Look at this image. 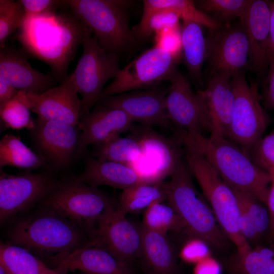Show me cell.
Wrapping results in <instances>:
<instances>
[{
  "instance_id": "cell-31",
  "label": "cell",
  "mask_w": 274,
  "mask_h": 274,
  "mask_svg": "<svg viewBox=\"0 0 274 274\" xmlns=\"http://www.w3.org/2000/svg\"><path fill=\"white\" fill-rule=\"evenodd\" d=\"M165 200L166 195L162 182L143 183L123 190L118 206L121 212L126 214L146 210L154 202Z\"/></svg>"
},
{
  "instance_id": "cell-6",
  "label": "cell",
  "mask_w": 274,
  "mask_h": 274,
  "mask_svg": "<svg viewBox=\"0 0 274 274\" xmlns=\"http://www.w3.org/2000/svg\"><path fill=\"white\" fill-rule=\"evenodd\" d=\"M115 203L106 193L75 176L59 180L37 207L56 213L87 231L93 238L98 221Z\"/></svg>"
},
{
  "instance_id": "cell-15",
  "label": "cell",
  "mask_w": 274,
  "mask_h": 274,
  "mask_svg": "<svg viewBox=\"0 0 274 274\" xmlns=\"http://www.w3.org/2000/svg\"><path fill=\"white\" fill-rule=\"evenodd\" d=\"M207 39V60L211 73L233 75L249 65V48L246 31L240 22L235 26H222L211 31Z\"/></svg>"
},
{
  "instance_id": "cell-39",
  "label": "cell",
  "mask_w": 274,
  "mask_h": 274,
  "mask_svg": "<svg viewBox=\"0 0 274 274\" xmlns=\"http://www.w3.org/2000/svg\"><path fill=\"white\" fill-rule=\"evenodd\" d=\"M248 154L259 168L274 177V129L262 137L249 151Z\"/></svg>"
},
{
  "instance_id": "cell-9",
  "label": "cell",
  "mask_w": 274,
  "mask_h": 274,
  "mask_svg": "<svg viewBox=\"0 0 274 274\" xmlns=\"http://www.w3.org/2000/svg\"><path fill=\"white\" fill-rule=\"evenodd\" d=\"M182 57L154 45L120 68L103 89L100 98L127 92L155 88L177 71ZM99 99V100H100Z\"/></svg>"
},
{
  "instance_id": "cell-29",
  "label": "cell",
  "mask_w": 274,
  "mask_h": 274,
  "mask_svg": "<svg viewBox=\"0 0 274 274\" xmlns=\"http://www.w3.org/2000/svg\"><path fill=\"white\" fill-rule=\"evenodd\" d=\"M13 166L25 171L45 167L43 159L13 134L4 135L0 141V167Z\"/></svg>"
},
{
  "instance_id": "cell-47",
  "label": "cell",
  "mask_w": 274,
  "mask_h": 274,
  "mask_svg": "<svg viewBox=\"0 0 274 274\" xmlns=\"http://www.w3.org/2000/svg\"><path fill=\"white\" fill-rule=\"evenodd\" d=\"M19 90L11 85L0 81V104L6 101L15 96Z\"/></svg>"
},
{
  "instance_id": "cell-33",
  "label": "cell",
  "mask_w": 274,
  "mask_h": 274,
  "mask_svg": "<svg viewBox=\"0 0 274 274\" xmlns=\"http://www.w3.org/2000/svg\"><path fill=\"white\" fill-rule=\"evenodd\" d=\"M26 92L19 91L12 99L0 104V116L7 128L29 131L35 126V120L31 117Z\"/></svg>"
},
{
  "instance_id": "cell-12",
  "label": "cell",
  "mask_w": 274,
  "mask_h": 274,
  "mask_svg": "<svg viewBox=\"0 0 274 274\" xmlns=\"http://www.w3.org/2000/svg\"><path fill=\"white\" fill-rule=\"evenodd\" d=\"M36 150L45 163L46 171L53 173L67 167L83 153L79 147V126L37 117L29 130Z\"/></svg>"
},
{
  "instance_id": "cell-11",
  "label": "cell",
  "mask_w": 274,
  "mask_h": 274,
  "mask_svg": "<svg viewBox=\"0 0 274 274\" xmlns=\"http://www.w3.org/2000/svg\"><path fill=\"white\" fill-rule=\"evenodd\" d=\"M59 180L53 173L46 170L10 175L1 169V226L35 209L54 189Z\"/></svg>"
},
{
  "instance_id": "cell-10",
  "label": "cell",
  "mask_w": 274,
  "mask_h": 274,
  "mask_svg": "<svg viewBox=\"0 0 274 274\" xmlns=\"http://www.w3.org/2000/svg\"><path fill=\"white\" fill-rule=\"evenodd\" d=\"M83 53L69 76L81 96V117L90 112L100 98L104 85L120 70L118 55L106 51L92 32L86 38Z\"/></svg>"
},
{
  "instance_id": "cell-22",
  "label": "cell",
  "mask_w": 274,
  "mask_h": 274,
  "mask_svg": "<svg viewBox=\"0 0 274 274\" xmlns=\"http://www.w3.org/2000/svg\"><path fill=\"white\" fill-rule=\"evenodd\" d=\"M0 81L19 91L40 95L54 87L57 79L34 69L22 53L5 46L0 49Z\"/></svg>"
},
{
  "instance_id": "cell-48",
  "label": "cell",
  "mask_w": 274,
  "mask_h": 274,
  "mask_svg": "<svg viewBox=\"0 0 274 274\" xmlns=\"http://www.w3.org/2000/svg\"><path fill=\"white\" fill-rule=\"evenodd\" d=\"M0 274H7L4 267L0 265Z\"/></svg>"
},
{
  "instance_id": "cell-1",
  "label": "cell",
  "mask_w": 274,
  "mask_h": 274,
  "mask_svg": "<svg viewBox=\"0 0 274 274\" xmlns=\"http://www.w3.org/2000/svg\"><path fill=\"white\" fill-rule=\"evenodd\" d=\"M17 39L30 56L47 64L57 80L68 78V66L92 31L71 11L25 19Z\"/></svg>"
},
{
  "instance_id": "cell-8",
  "label": "cell",
  "mask_w": 274,
  "mask_h": 274,
  "mask_svg": "<svg viewBox=\"0 0 274 274\" xmlns=\"http://www.w3.org/2000/svg\"><path fill=\"white\" fill-rule=\"evenodd\" d=\"M234 104L227 135L247 154L263 137L270 119L263 108L256 83H248L243 72L231 77Z\"/></svg>"
},
{
  "instance_id": "cell-49",
  "label": "cell",
  "mask_w": 274,
  "mask_h": 274,
  "mask_svg": "<svg viewBox=\"0 0 274 274\" xmlns=\"http://www.w3.org/2000/svg\"><path fill=\"white\" fill-rule=\"evenodd\" d=\"M48 274H67V273H64L58 272V271H57L54 270V271L53 272H52L51 273H48Z\"/></svg>"
},
{
  "instance_id": "cell-45",
  "label": "cell",
  "mask_w": 274,
  "mask_h": 274,
  "mask_svg": "<svg viewBox=\"0 0 274 274\" xmlns=\"http://www.w3.org/2000/svg\"><path fill=\"white\" fill-rule=\"evenodd\" d=\"M271 184L267 196L266 206L270 216V230L268 239L271 243L274 237V177L271 178Z\"/></svg>"
},
{
  "instance_id": "cell-13",
  "label": "cell",
  "mask_w": 274,
  "mask_h": 274,
  "mask_svg": "<svg viewBox=\"0 0 274 274\" xmlns=\"http://www.w3.org/2000/svg\"><path fill=\"white\" fill-rule=\"evenodd\" d=\"M148 126L141 127L132 134L142 149L140 158L131 166L147 183L159 184L172 174L182 160L179 133L173 139L156 132Z\"/></svg>"
},
{
  "instance_id": "cell-36",
  "label": "cell",
  "mask_w": 274,
  "mask_h": 274,
  "mask_svg": "<svg viewBox=\"0 0 274 274\" xmlns=\"http://www.w3.org/2000/svg\"><path fill=\"white\" fill-rule=\"evenodd\" d=\"M25 11L20 0H0V48L25 21Z\"/></svg>"
},
{
  "instance_id": "cell-26",
  "label": "cell",
  "mask_w": 274,
  "mask_h": 274,
  "mask_svg": "<svg viewBox=\"0 0 274 274\" xmlns=\"http://www.w3.org/2000/svg\"><path fill=\"white\" fill-rule=\"evenodd\" d=\"M142 254L155 274H175L177 268L174 249L165 234L141 225Z\"/></svg>"
},
{
  "instance_id": "cell-42",
  "label": "cell",
  "mask_w": 274,
  "mask_h": 274,
  "mask_svg": "<svg viewBox=\"0 0 274 274\" xmlns=\"http://www.w3.org/2000/svg\"><path fill=\"white\" fill-rule=\"evenodd\" d=\"M24 11L25 19L55 11L59 7L66 5L65 1L20 0Z\"/></svg>"
},
{
  "instance_id": "cell-35",
  "label": "cell",
  "mask_w": 274,
  "mask_h": 274,
  "mask_svg": "<svg viewBox=\"0 0 274 274\" xmlns=\"http://www.w3.org/2000/svg\"><path fill=\"white\" fill-rule=\"evenodd\" d=\"M180 17L176 13L169 10L153 12L133 28L132 31L134 39L145 40L163 29L180 28Z\"/></svg>"
},
{
  "instance_id": "cell-24",
  "label": "cell",
  "mask_w": 274,
  "mask_h": 274,
  "mask_svg": "<svg viewBox=\"0 0 274 274\" xmlns=\"http://www.w3.org/2000/svg\"><path fill=\"white\" fill-rule=\"evenodd\" d=\"M80 181L92 187L108 186L123 190L146 183L128 165L87 157L83 171L76 176Z\"/></svg>"
},
{
  "instance_id": "cell-18",
  "label": "cell",
  "mask_w": 274,
  "mask_h": 274,
  "mask_svg": "<svg viewBox=\"0 0 274 274\" xmlns=\"http://www.w3.org/2000/svg\"><path fill=\"white\" fill-rule=\"evenodd\" d=\"M44 262L51 268L64 273L79 270L84 274H133L129 265L95 243L71 254L51 257Z\"/></svg>"
},
{
  "instance_id": "cell-23",
  "label": "cell",
  "mask_w": 274,
  "mask_h": 274,
  "mask_svg": "<svg viewBox=\"0 0 274 274\" xmlns=\"http://www.w3.org/2000/svg\"><path fill=\"white\" fill-rule=\"evenodd\" d=\"M270 4L269 1L251 0L245 18L240 21L248 41L249 66L259 76L264 74L269 66L267 51Z\"/></svg>"
},
{
  "instance_id": "cell-32",
  "label": "cell",
  "mask_w": 274,
  "mask_h": 274,
  "mask_svg": "<svg viewBox=\"0 0 274 274\" xmlns=\"http://www.w3.org/2000/svg\"><path fill=\"white\" fill-rule=\"evenodd\" d=\"M142 149L139 141L133 135L117 136L105 143L94 146L92 157L131 165L141 157Z\"/></svg>"
},
{
  "instance_id": "cell-38",
  "label": "cell",
  "mask_w": 274,
  "mask_h": 274,
  "mask_svg": "<svg viewBox=\"0 0 274 274\" xmlns=\"http://www.w3.org/2000/svg\"><path fill=\"white\" fill-rule=\"evenodd\" d=\"M233 189L238 201L246 210L260 237H268L270 221L266 204L248 193Z\"/></svg>"
},
{
  "instance_id": "cell-7",
  "label": "cell",
  "mask_w": 274,
  "mask_h": 274,
  "mask_svg": "<svg viewBox=\"0 0 274 274\" xmlns=\"http://www.w3.org/2000/svg\"><path fill=\"white\" fill-rule=\"evenodd\" d=\"M66 5L92 32L99 45L118 55L135 41L126 8L129 1L68 0Z\"/></svg>"
},
{
  "instance_id": "cell-27",
  "label": "cell",
  "mask_w": 274,
  "mask_h": 274,
  "mask_svg": "<svg viewBox=\"0 0 274 274\" xmlns=\"http://www.w3.org/2000/svg\"><path fill=\"white\" fill-rule=\"evenodd\" d=\"M0 265L7 274H48L54 271L26 249L2 241Z\"/></svg>"
},
{
  "instance_id": "cell-30",
  "label": "cell",
  "mask_w": 274,
  "mask_h": 274,
  "mask_svg": "<svg viewBox=\"0 0 274 274\" xmlns=\"http://www.w3.org/2000/svg\"><path fill=\"white\" fill-rule=\"evenodd\" d=\"M141 21L145 20L153 12L169 10L176 13L183 21L196 22L208 28L211 31L222 25L215 19L203 12L196 6L195 2L189 0H144Z\"/></svg>"
},
{
  "instance_id": "cell-21",
  "label": "cell",
  "mask_w": 274,
  "mask_h": 274,
  "mask_svg": "<svg viewBox=\"0 0 274 274\" xmlns=\"http://www.w3.org/2000/svg\"><path fill=\"white\" fill-rule=\"evenodd\" d=\"M133 120L123 111L97 104L92 111L83 115L79 127L81 131L79 147L83 153L90 145L107 142L128 130Z\"/></svg>"
},
{
  "instance_id": "cell-46",
  "label": "cell",
  "mask_w": 274,
  "mask_h": 274,
  "mask_svg": "<svg viewBox=\"0 0 274 274\" xmlns=\"http://www.w3.org/2000/svg\"><path fill=\"white\" fill-rule=\"evenodd\" d=\"M267 54L269 62L270 61H274V1H271L270 4L269 36Z\"/></svg>"
},
{
  "instance_id": "cell-25",
  "label": "cell",
  "mask_w": 274,
  "mask_h": 274,
  "mask_svg": "<svg viewBox=\"0 0 274 274\" xmlns=\"http://www.w3.org/2000/svg\"><path fill=\"white\" fill-rule=\"evenodd\" d=\"M202 25L192 21H183L181 28L182 56L192 81L201 86L202 68L207 59V39Z\"/></svg>"
},
{
  "instance_id": "cell-51",
  "label": "cell",
  "mask_w": 274,
  "mask_h": 274,
  "mask_svg": "<svg viewBox=\"0 0 274 274\" xmlns=\"http://www.w3.org/2000/svg\"><path fill=\"white\" fill-rule=\"evenodd\" d=\"M229 274H233V273H232L229 272Z\"/></svg>"
},
{
  "instance_id": "cell-19",
  "label": "cell",
  "mask_w": 274,
  "mask_h": 274,
  "mask_svg": "<svg viewBox=\"0 0 274 274\" xmlns=\"http://www.w3.org/2000/svg\"><path fill=\"white\" fill-rule=\"evenodd\" d=\"M232 75L211 73L205 89L196 92L209 120L212 138L227 137L234 104Z\"/></svg>"
},
{
  "instance_id": "cell-37",
  "label": "cell",
  "mask_w": 274,
  "mask_h": 274,
  "mask_svg": "<svg viewBox=\"0 0 274 274\" xmlns=\"http://www.w3.org/2000/svg\"><path fill=\"white\" fill-rule=\"evenodd\" d=\"M251 0H202L194 2L196 6L205 13H210L221 19L228 20L245 17Z\"/></svg>"
},
{
  "instance_id": "cell-44",
  "label": "cell",
  "mask_w": 274,
  "mask_h": 274,
  "mask_svg": "<svg viewBox=\"0 0 274 274\" xmlns=\"http://www.w3.org/2000/svg\"><path fill=\"white\" fill-rule=\"evenodd\" d=\"M194 274H219V267L214 260L209 257L197 263Z\"/></svg>"
},
{
  "instance_id": "cell-2",
  "label": "cell",
  "mask_w": 274,
  "mask_h": 274,
  "mask_svg": "<svg viewBox=\"0 0 274 274\" xmlns=\"http://www.w3.org/2000/svg\"><path fill=\"white\" fill-rule=\"evenodd\" d=\"M8 223L6 243L26 249L44 262L94 243L84 229L52 211L40 207Z\"/></svg>"
},
{
  "instance_id": "cell-34",
  "label": "cell",
  "mask_w": 274,
  "mask_h": 274,
  "mask_svg": "<svg viewBox=\"0 0 274 274\" xmlns=\"http://www.w3.org/2000/svg\"><path fill=\"white\" fill-rule=\"evenodd\" d=\"M163 202H154L145 210L142 225L148 229L165 234L170 231L185 230L181 219L174 209Z\"/></svg>"
},
{
  "instance_id": "cell-40",
  "label": "cell",
  "mask_w": 274,
  "mask_h": 274,
  "mask_svg": "<svg viewBox=\"0 0 274 274\" xmlns=\"http://www.w3.org/2000/svg\"><path fill=\"white\" fill-rule=\"evenodd\" d=\"M181 28L165 29L156 33L155 45L182 58Z\"/></svg>"
},
{
  "instance_id": "cell-4",
  "label": "cell",
  "mask_w": 274,
  "mask_h": 274,
  "mask_svg": "<svg viewBox=\"0 0 274 274\" xmlns=\"http://www.w3.org/2000/svg\"><path fill=\"white\" fill-rule=\"evenodd\" d=\"M192 176L186 162L182 159L169 180L162 182L166 200L190 237L199 238L210 247L222 251L227 247L229 239L206 199L195 187Z\"/></svg>"
},
{
  "instance_id": "cell-5",
  "label": "cell",
  "mask_w": 274,
  "mask_h": 274,
  "mask_svg": "<svg viewBox=\"0 0 274 274\" xmlns=\"http://www.w3.org/2000/svg\"><path fill=\"white\" fill-rule=\"evenodd\" d=\"M187 165L199 184L221 228L237 252L252 247L242 235L238 226L239 205L233 189L221 177L201 153L184 145Z\"/></svg>"
},
{
  "instance_id": "cell-28",
  "label": "cell",
  "mask_w": 274,
  "mask_h": 274,
  "mask_svg": "<svg viewBox=\"0 0 274 274\" xmlns=\"http://www.w3.org/2000/svg\"><path fill=\"white\" fill-rule=\"evenodd\" d=\"M227 265L233 274H274V248L260 245L244 252L236 251Z\"/></svg>"
},
{
  "instance_id": "cell-3",
  "label": "cell",
  "mask_w": 274,
  "mask_h": 274,
  "mask_svg": "<svg viewBox=\"0 0 274 274\" xmlns=\"http://www.w3.org/2000/svg\"><path fill=\"white\" fill-rule=\"evenodd\" d=\"M183 145L196 149L233 189L248 193L266 204L270 175L259 168L237 144L224 137L208 138L181 131Z\"/></svg>"
},
{
  "instance_id": "cell-41",
  "label": "cell",
  "mask_w": 274,
  "mask_h": 274,
  "mask_svg": "<svg viewBox=\"0 0 274 274\" xmlns=\"http://www.w3.org/2000/svg\"><path fill=\"white\" fill-rule=\"evenodd\" d=\"M209 247L203 241L191 237L182 248L180 256L187 262L198 263L209 257Z\"/></svg>"
},
{
  "instance_id": "cell-20",
  "label": "cell",
  "mask_w": 274,
  "mask_h": 274,
  "mask_svg": "<svg viewBox=\"0 0 274 274\" xmlns=\"http://www.w3.org/2000/svg\"><path fill=\"white\" fill-rule=\"evenodd\" d=\"M71 78L64 80L40 95L26 93L31 111L45 120L78 126L81 118V100Z\"/></svg>"
},
{
  "instance_id": "cell-14",
  "label": "cell",
  "mask_w": 274,
  "mask_h": 274,
  "mask_svg": "<svg viewBox=\"0 0 274 274\" xmlns=\"http://www.w3.org/2000/svg\"><path fill=\"white\" fill-rule=\"evenodd\" d=\"M93 239L128 265L142 254L141 226L130 221L118 204L110 207L95 226Z\"/></svg>"
},
{
  "instance_id": "cell-43",
  "label": "cell",
  "mask_w": 274,
  "mask_h": 274,
  "mask_svg": "<svg viewBox=\"0 0 274 274\" xmlns=\"http://www.w3.org/2000/svg\"><path fill=\"white\" fill-rule=\"evenodd\" d=\"M266 105L274 111V61H270L266 86L264 91Z\"/></svg>"
},
{
  "instance_id": "cell-17",
  "label": "cell",
  "mask_w": 274,
  "mask_h": 274,
  "mask_svg": "<svg viewBox=\"0 0 274 274\" xmlns=\"http://www.w3.org/2000/svg\"><path fill=\"white\" fill-rule=\"evenodd\" d=\"M167 92L157 87L135 90L103 97L97 104L123 111L133 122L167 127L170 122L165 105Z\"/></svg>"
},
{
  "instance_id": "cell-50",
  "label": "cell",
  "mask_w": 274,
  "mask_h": 274,
  "mask_svg": "<svg viewBox=\"0 0 274 274\" xmlns=\"http://www.w3.org/2000/svg\"><path fill=\"white\" fill-rule=\"evenodd\" d=\"M271 246L272 247L274 248V237L273 238V239H272L271 243Z\"/></svg>"
},
{
  "instance_id": "cell-16",
  "label": "cell",
  "mask_w": 274,
  "mask_h": 274,
  "mask_svg": "<svg viewBox=\"0 0 274 274\" xmlns=\"http://www.w3.org/2000/svg\"><path fill=\"white\" fill-rule=\"evenodd\" d=\"M170 86L165 98L170 122L190 133L211 132V127L200 99L189 81L176 71L169 78Z\"/></svg>"
}]
</instances>
